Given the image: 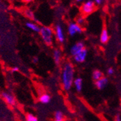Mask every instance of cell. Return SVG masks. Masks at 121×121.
Instances as JSON below:
<instances>
[{
    "instance_id": "1",
    "label": "cell",
    "mask_w": 121,
    "mask_h": 121,
    "mask_svg": "<svg viewBox=\"0 0 121 121\" xmlns=\"http://www.w3.org/2000/svg\"><path fill=\"white\" fill-rule=\"evenodd\" d=\"M75 79V69L71 62H65L60 71V81L64 91L69 92L73 87Z\"/></svg>"
},
{
    "instance_id": "2",
    "label": "cell",
    "mask_w": 121,
    "mask_h": 121,
    "mask_svg": "<svg viewBox=\"0 0 121 121\" xmlns=\"http://www.w3.org/2000/svg\"><path fill=\"white\" fill-rule=\"evenodd\" d=\"M40 35L43 41L47 46H51L53 43L54 31L49 26H42L40 28Z\"/></svg>"
},
{
    "instance_id": "3",
    "label": "cell",
    "mask_w": 121,
    "mask_h": 121,
    "mask_svg": "<svg viewBox=\"0 0 121 121\" xmlns=\"http://www.w3.org/2000/svg\"><path fill=\"white\" fill-rule=\"evenodd\" d=\"M96 5H97L92 0H86L85 2H83L81 7L82 12L84 15H89L92 13L96 9Z\"/></svg>"
},
{
    "instance_id": "4",
    "label": "cell",
    "mask_w": 121,
    "mask_h": 121,
    "mask_svg": "<svg viewBox=\"0 0 121 121\" xmlns=\"http://www.w3.org/2000/svg\"><path fill=\"white\" fill-rule=\"evenodd\" d=\"M54 36L56 39V41L59 44H64L65 42V34L64 28L60 24H56L55 28H54Z\"/></svg>"
},
{
    "instance_id": "5",
    "label": "cell",
    "mask_w": 121,
    "mask_h": 121,
    "mask_svg": "<svg viewBox=\"0 0 121 121\" xmlns=\"http://www.w3.org/2000/svg\"><path fill=\"white\" fill-rule=\"evenodd\" d=\"M82 31L83 30L82 26L78 25L77 23H70L67 27V34L71 37L75 36L77 34H82Z\"/></svg>"
},
{
    "instance_id": "6",
    "label": "cell",
    "mask_w": 121,
    "mask_h": 121,
    "mask_svg": "<svg viewBox=\"0 0 121 121\" xmlns=\"http://www.w3.org/2000/svg\"><path fill=\"white\" fill-rule=\"evenodd\" d=\"M84 49H85V44L83 41H79L73 44L70 48V54L73 57L80 52H82Z\"/></svg>"
},
{
    "instance_id": "7",
    "label": "cell",
    "mask_w": 121,
    "mask_h": 121,
    "mask_svg": "<svg viewBox=\"0 0 121 121\" xmlns=\"http://www.w3.org/2000/svg\"><path fill=\"white\" fill-rule=\"evenodd\" d=\"M87 54H88V50L86 48H85L82 52H80L79 54H77L73 57V61L77 63H83L84 62H85V60L87 57Z\"/></svg>"
},
{
    "instance_id": "8",
    "label": "cell",
    "mask_w": 121,
    "mask_h": 121,
    "mask_svg": "<svg viewBox=\"0 0 121 121\" xmlns=\"http://www.w3.org/2000/svg\"><path fill=\"white\" fill-rule=\"evenodd\" d=\"M2 99L4 100V102L8 104L10 106H14L15 104H16V100H15V98L14 97V96L8 92H2Z\"/></svg>"
},
{
    "instance_id": "9",
    "label": "cell",
    "mask_w": 121,
    "mask_h": 121,
    "mask_svg": "<svg viewBox=\"0 0 121 121\" xmlns=\"http://www.w3.org/2000/svg\"><path fill=\"white\" fill-rule=\"evenodd\" d=\"M53 59L56 65H59L62 61V52L59 49H55L53 51Z\"/></svg>"
},
{
    "instance_id": "10",
    "label": "cell",
    "mask_w": 121,
    "mask_h": 121,
    "mask_svg": "<svg viewBox=\"0 0 121 121\" xmlns=\"http://www.w3.org/2000/svg\"><path fill=\"white\" fill-rule=\"evenodd\" d=\"M109 83V80L107 77L103 76L102 78H100L99 80L95 82V85L96 86V88L99 90H102L104 89L106 86H108Z\"/></svg>"
},
{
    "instance_id": "11",
    "label": "cell",
    "mask_w": 121,
    "mask_h": 121,
    "mask_svg": "<svg viewBox=\"0 0 121 121\" xmlns=\"http://www.w3.org/2000/svg\"><path fill=\"white\" fill-rule=\"evenodd\" d=\"M25 26L30 31H32L35 33H40V26H39L36 23L33 21H27L25 23Z\"/></svg>"
},
{
    "instance_id": "12",
    "label": "cell",
    "mask_w": 121,
    "mask_h": 121,
    "mask_svg": "<svg viewBox=\"0 0 121 121\" xmlns=\"http://www.w3.org/2000/svg\"><path fill=\"white\" fill-rule=\"evenodd\" d=\"M109 34H108V29L106 28V27H103L102 31H101V34H100V42L102 44H107L109 41Z\"/></svg>"
},
{
    "instance_id": "13",
    "label": "cell",
    "mask_w": 121,
    "mask_h": 121,
    "mask_svg": "<svg viewBox=\"0 0 121 121\" xmlns=\"http://www.w3.org/2000/svg\"><path fill=\"white\" fill-rule=\"evenodd\" d=\"M73 86H74L76 91L77 92H81L83 88V79L81 77L75 78Z\"/></svg>"
},
{
    "instance_id": "14",
    "label": "cell",
    "mask_w": 121,
    "mask_h": 121,
    "mask_svg": "<svg viewBox=\"0 0 121 121\" xmlns=\"http://www.w3.org/2000/svg\"><path fill=\"white\" fill-rule=\"evenodd\" d=\"M39 101L43 104H48L51 101V97L47 93L42 94L39 97Z\"/></svg>"
},
{
    "instance_id": "15",
    "label": "cell",
    "mask_w": 121,
    "mask_h": 121,
    "mask_svg": "<svg viewBox=\"0 0 121 121\" xmlns=\"http://www.w3.org/2000/svg\"><path fill=\"white\" fill-rule=\"evenodd\" d=\"M104 76V74L102 73V71H100L99 70H95L93 72H92V80L95 82L98 80H99L100 78H102V77Z\"/></svg>"
},
{
    "instance_id": "16",
    "label": "cell",
    "mask_w": 121,
    "mask_h": 121,
    "mask_svg": "<svg viewBox=\"0 0 121 121\" xmlns=\"http://www.w3.org/2000/svg\"><path fill=\"white\" fill-rule=\"evenodd\" d=\"M64 120V114L63 112L57 110L54 114V120Z\"/></svg>"
},
{
    "instance_id": "17",
    "label": "cell",
    "mask_w": 121,
    "mask_h": 121,
    "mask_svg": "<svg viewBox=\"0 0 121 121\" xmlns=\"http://www.w3.org/2000/svg\"><path fill=\"white\" fill-rule=\"evenodd\" d=\"M27 121H38V119L36 116L33 114H28L26 117Z\"/></svg>"
},
{
    "instance_id": "18",
    "label": "cell",
    "mask_w": 121,
    "mask_h": 121,
    "mask_svg": "<svg viewBox=\"0 0 121 121\" xmlns=\"http://www.w3.org/2000/svg\"><path fill=\"white\" fill-rule=\"evenodd\" d=\"M25 14H26V16L28 18L31 19V20H35V18H34L35 17L34 14H33V12L31 10H27L26 12H25Z\"/></svg>"
},
{
    "instance_id": "19",
    "label": "cell",
    "mask_w": 121,
    "mask_h": 121,
    "mask_svg": "<svg viewBox=\"0 0 121 121\" xmlns=\"http://www.w3.org/2000/svg\"><path fill=\"white\" fill-rule=\"evenodd\" d=\"M85 23V19L83 16H79L77 19V23L78 25H79L80 26H82V25H84Z\"/></svg>"
},
{
    "instance_id": "20",
    "label": "cell",
    "mask_w": 121,
    "mask_h": 121,
    "mask_svg": "<svg viewBox=\"0 0 121 121\" xmlns=\"http://www.w3.org/2000/svg\"><path fill=\"white\" fill-rule=\"evenodd\" d=\"M107 73L108 75H110V76H112V75H113L115 73V70L112 68H109L107 70Z\"/></svg>"
},
{
    "instance_id": "21",
    "label": "cell",
    "mask_w": 121,
    "mask_h": 121,
    "mask_svg": "<svg viewBox=\"0 0 121 121\" xmlns=\"http://www.w3.org/2000/svg\"><path fill=\"white\" fill-rule=\"evenodd\" d=\"M92 1H93V2H95V3L96 5H101V4L103 2L104 0H92Z\"/></svg>"
},
{
    "instance_id": "22",
    "label": "cell",
    "mask_w": 121,
    "mask_h": 121,
    "mask_svg": "<svg viewBox=\"0 0 121 121\" xmlns=\"http://www.w3.org/2000/svg\"><path fill=\"white\" fill-rule=\"evenodd\" d=\"M38 62H39V59H38V57H34L33 58V63L34 64H36V63H38Z\"/></svg>"
},
{
    "instance_id": "23",
    "label": "cell",
    "mask_w": 121,
    "mask_h": 121,
    "mask_svg": "<svg viewBox=\"0 0 121 121\" xmlns=\"http://www.w3.org/2000/svg\"><path fill=\"white\" fill-rule=\"evenodd\" d=\"M115 121H121V116L117 114V115H115Z\"/></svg>"
},
{
    "instance_id": "24",
    "label": "cell",
    "mask_w": 121,
    "mask_h": 121,
    "mask_svg": "<svg viewBox=\"0 0 121 121\" xmlns=\"http://www.w3.org/2000/svg\"><path fill=\"white\" fill-rule=\"evenodd\" d=\"M19 70V68L18 67H14L12 69V71L13 73H15V72H17Z\"/></svg>"
},
{
    "instance_id": "25",
    "label": "cell",
    "mask_w": 121,
    "mask_h": 121,
    "mask_svg": "<svg viewBox=\"0 0 121 121\" xmlns=\"http://www.w3.org/2000/svg\"><path fill=\"white\" fill-rule=\"evenodd\" d=\"M23 2H27V3H29V2H33V0H22Z\"/></svg>"
},
{
    "instance_id": "26",
    "label": "cell",
    "mask_w": 121,
    "mask_h": 121,
    "mask_svg": "<svg viewBox=\"0 0 121 121\" xmlns=\"http://www.w3.org/2000/svg\"><path fill=\"white\" fill-rule=\"evenodd\" d=\"M77 2H85L86 0H76Z\"/></svg>"
},
{
    "instance_id": "27",
    "label": "cell",
    "mask_w": 121,
    "mask_h": 121,
    "mask_svg": "<svg viewBox=\"0 0 121 121\" xmlns=\"http://www.w3.org/2000/svg\"><path fill=\"white\" fill-rule=\"evenodd\" d=\"M54 121H64V120H54Z\"/></svg>"
}]
</instances>
